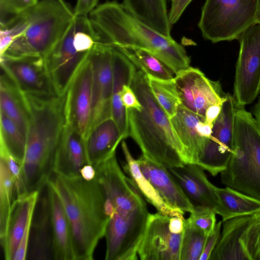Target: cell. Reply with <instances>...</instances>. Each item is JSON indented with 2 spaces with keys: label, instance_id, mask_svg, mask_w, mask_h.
Listing matches in <instances>:
<instances>
[{
  "label": "cell",
  "instance_id": "43",
  "mask_svg": "<svg viewBox=\"0 0 260 260\" xmlns=\"http://www.w3.org/2000/svg\"><path fill=\"white\" fill-rule=\"evenodd\" d=\"M99 0H77L74 9L75 16H88L97 6Z\"/></svg>",
  "mask_w": 260,
  "mask_h": 260
},
{
  "label": "cell",
  "instance_id": "34",
  "mask_svg": "<svg viewBox=\"0 0 260 260\" xmlns=\"http://www.w3.org/2000/svg\"><path fill=\"white\" fill-rule=\"evenodd\" d=\"M149 84L156 100L169 119L175 115L180 100L177 92L174 78L160 79L147 76Z\"/></svg>",
  "mask_w": 260,
  "mask_h": 260
},
{
  "label": "cell",
  "instance_id": "45",
  "mask_svg": "<svg viewBox=\"0 0 260 260\" xmlns=\"http://www.w3.org/2000/svg\"><path fill=\"white\" fill-rule=\"evenodd\" d=\"M80 175L82 178L86 180H92L96 177L95 169L92 165H85L80 170Z\"/></svg>",
  "mask_w": 260,
  "mask_h": 260
},
{
  "label": "cell",
  "instance_id": "19",
  "mask_svg": "<svg viewBox=\"0 0 260 260\" xmlns=\"http://www.w3.org/2000/svg\"><path fill=\"white\" fill-rule=\"evenodd\" d=\"M87 164H90L85 140L66 123L55 153L53 173L69 177L80 175V170Z\"/></svg>",
  "mask_w": 260,
  "mask_h": 260
},
{
  "label": "cell",
  "instance_id": "18",
  "mask_svg": "<svg viewBox=\"0 0 260 260\" xmlns=\"http://www.w3.org/2000/svg\"><path fill=\"white\" fill-rule=\"evenodd\" d=\"M172 127L183 147L186 164H197L208 138L202 135L199 129L204 117L194 113L181 104L176 114L170 119Z\"/></svg>",
  "mask_w": 260,
  "mask_h": 260
},
{
  "label": "cell",
  "instance_id": "1",
  "mask_svg": "<svg viewBox=\"0 0 260 260\" xmlns=\"http://www.w3.org/2000/svg\"><path fill=\"white\" fill-rule=\"evenodd\" d=\"M93 166L109 217L105 235V259L136 260L150 214L144 197L123 174L116 153Z\"/></svg>",
  "mask_w": 260,
  "mask_h": 260
},
{
  "label": "cell",
  "instance_id": "20",
  "mask_svg": "<svg viewBox=\"0 0 260 260\" xmlns=\"http://www.w3.org/2000/svg\"><path fill=\"white\" fill-rule=\"evenodd\" d=\"M168 169L191 201L193 200L198 205L208 207L215 211L217 205L215 186L208 180L201 167L197 164H186Z\"/></svg>",
  "mask_w": 260,
  "mask_h": 260
},
{
  "label": "cell",
  "instance_id": "41",
  "mask_svg": "<svg viewBox=\"0 0 260 260\" xmlns=\"http://www.w3.org/2000/svg\"><path fill=\"white\" fill-rule=\"evenodd\" d=\"M121 99L126 109L133 108L140 110L142 108L140 103L129 85H125L123 86L121 92Z\"/></svg>",
  "mask_w": 260,
  "mask_h": 260
},
{
  "label": "cell",
  "instance_id": "31",
  "mask_svg": "<svg viewBox=\"0 0 260 260\" xmlns=\"http://www.w3.org/2000/svg\"><path fill=\"white\" fill-rule=\"evenodd\" d=\"M116 48L123 53L139 70L143 72L147 76L165 80L174 78L173 72L149 52L129 46Z\"/></svg>",
  "mask_w": 260,
  "mask_h": 260
},
{
  "label": "cell",
  "instance_id": "17",
  "mask_svg": "<svg viewBox=\"0 0 260 260\" xmlns=\"http://www.w3.org/2000/svg\"><path fill=\"white\" fill-rule=\"evenodd\" d=\"M140 169L161 199L171 207L191 212L194 204L186 196L168 169L143 155L137 159Z\"/></svg>",
  "mask_w": 260,
  "mask_h": 260
},
{
  "label": "cell",
  "instance_id": "23",
  "mask_svg": "<svg viewBox=\"0 0 260 260\" xmlns=\"http://www.w3.org/2000/svg\"><path fill=\"white\" fill-rule=\"evenodd\" d=\"M40 192H30L15 200L5 237L0 241L6 260H13L29 218L35 211Z\"/></svg>",
  "mask_w": 260,
  "mask_h": 260
},
{
  "label": "cell",
  "instance_id": "12",
  "mask_svg": "<svg viewBox=\"0 0 260 260\" xmlns=\"http://www.w3.org/2000/svg\"><path fill=\"white\" fill-rule=\"evenodd\" d=\"M113 50V46L100 42L88 56L92 68V110L86 135L101 122L111 117Z\"/></svg>",
  "mask_w": 260,
  "mask_h": 260
},
{
  "label": "cell",
  "instance_id": "48",
  "mask_svg": "<svg viewBox=\"0 0 260 260\" xmlns=\"http://www.w3.org/2000/svg\"><path fill=\"white\" fill-rule=\"evenodd\" d=\"M171 1L172 2H173V1H175V0H171Z\"/></svg>",
  "mask_w": 260,
  "mask_h": 260
},
{
  "label": "cell",
  "instance_id": "39",
  "mask_svg": "<svg viewBox=\"0 0 260 260\" xmlns=\"http://www.w3.org/2000/svg\"><path fill=\"white\" fill-rule=\"evenodd\" d=\"M0 159L6 163L13 176L16 186L17 198L29 193L27 191L24 180L22 164L14 158L2 145H0Z\"/></svg>",
  "mask_w": 260,
  "mask_h": 260
},
{
  "label": "cell",
  "instance_id": "4",
  "mask_svg": "<svg viewBox=\"0 0 260 260\" xmlns=\"http://www.w3.org/2000/svg\"><path fill=\"white\" fill-rule=\"evenodd\" d=\"M89 19L104 42L115 47L129 46L153 54L176 75L189 67L184 47L135 18L115 1L98 6Z\"/></svg>",
  "mask_w": 260,
  "mask_h": 260
},
{
  "label": "cell",
  "instance_id": "47",
  "mask_svg": "<svg viewBox=\"0 0 260 260\" xmlns=\"http://www.w3.org/2000/svg\"><path fill=\"white\" fill-rule=\"evenodd\" d=\"M256 22L260 23V0H258V6L256 14Z\"/></svg>",
  "mask_w": 260,
  "mask_h": 260
},
{
  "label": "cell",
  "instance_id": "9",
  "mask_svg": "<svg viewBox=\"0 0 260 260\" xmlns=\"http://www.w3.org/2000/svg\"><path fill=\"white\" fill-rule=\"evenodd\" d=\"M183 216L149 214L137 252L141 260H180Z\"/></svg>",
  "mask_w": 260,
  "mask_h": 260
},
{
  "label": "cell",
  "instance_id": "2",
  "mask_svg": "<svg viewBox=\"0 0 260 260\" xmlns=\"http://www.w3.org/2000/svg\"><path fill=\"white\" fill-rule=\"evenodd\" d=\"M66 94L24 93L29 118L22 172L28 193L40 191L53 173L55 153L66 123Z\"/></svg>",
  "mask_w": 260,
  "mask_h": 260
},
{
  "label": "cell",
  "instance_id": "36",
  "mask_svg": "<svg viewBox=\"0 0 260 260\" xmlns=\"http://www.w3.org/2000/svg\"><path fill=\"white\" fill-rule=\"evenodd\" d=\"M240 243L248 260H260V211L252 215Z\"/></svg>",
  "mask_w": 260,
  "mask_h": 260
},
{
  "label": "cell",
  "instance_id": "10",
  "mask_svg": "<svg viewBox=\"0 0 260 260\" xmlns=\"http://www.w3.org/2000/svg\"><path fill=\"white\" fill-rule=\"evenodd\" d=\"M237 40L240 50L233 96L237 106L245 107L252 103L260 93V23L248 27Z\"/></svg>",
  "mask_w": 260,
  "mask_h": 260
},
{
  "label": "cell",
  "instance_id": "25",
  "mask_svg": "<svg viewBox=\"0 0 260 260\" xmlns=\"http://www.w3.org/2000/svg\"><path fill=\"white\" fill-rule=\"evenodd\" d=\"M123 139L118 127L112 117L95 126L85 138L88 159L95 166L116 153V148Z\"/></svg>",
  "mask_w": 260,
  "mask_h": 260
},
{
  "label": "cell",
  "instance_id": "40",
  "mask_svg": "<svg viewBox=\"0 0 260 260\" xmlns=\"http://www.w3.org/2000/svg\"><path fill=\"white\" fill-rule=\"evenodd\" d=\"M222 221L216 224L213 231L206 237L203 252L200 260H208L218 243L220 237Z\"/></svg>",
  "mask_w": 260,
  "mask_h": 260
},
{
  "label": "cell",
  "instance_id": "22",
  "mask_svg": "<svg viewBox=\"0 0 260 260\" xmlns=\"http://www.w3.org/2000/svg\"><path fill=\"white\" fill-rule=\"evenodd\" d=\"M37 215L32 218L30 233L31 242L28 252L31 259H53L51 214L47 186L44 194L40 196L36 205ZM28 254V253H27Z\"/></svg>",
  "mask_w": 260,
  "mask_h": 260
},
{
  "label": "cell",
  "instance_id": "26",
  "mask_svg": "<svg viewBox=\"0 0 260 260\" xmlns=\"http://www.w3.org/2000/svg\"><path fill=\"white\" fill-rule=\"evenodd\" d=\"M0 111L15 123L26 138L29 112L24 93L2 69L0 78Z\"/></svg>",
  "mask_w": 260,
  "mask_h": 260
},
{
  "label": "cell",
  "instance_id": "44",
  "mask_svg": "<svg viewBox=\"0 0 260 260\" xmlns=\"http://www.w3.org/2000/svg\"><path fill=\"white\" fill-rule=\"evenodd\" d=\"M222 105H214L209 107L205 113V123L213 124L219 116Z\"/></svg>",
  "mask_w": 260,
  "mask_h": 260
},
{
  "label": "cell",
  "instance_id": "11",
  "mask_svg": "<svg viewBox=\"0 0 260 260\" xmlns=\"http://www.w3.org/2000/svg\"><path fill=\"white\" fill-rule=\"evenodd\" d=\"M236 103L229 93L221 112L213 123L212 133L207 140L197 165L215 176L224 170L234 152V124Z\"/></svg>",
  "mask_w": 260,
  "mask_h": 260
},
{
  "label": "cell",
  "instance_id": "46",
  "mask_svg": "<svg viewBox=\"0 0 260 260\" xmlns=\"http://www.w3.org/2000/svg\"><path fill=\"white\" fill-rule=\"evenodd\" d=\"M253 115L260 129V97L254 106Z\"/></svg>",
  "mask_w": 260,
  "mask_h": 260
},
{
  "label": "cell",
  "instance_id": "7",
  "mask_svg": "<svg viewBox=\"0 0 260 260\" xmlns=\"http://www.w3.org/2000/svg\"><path fill=\"white\" fill-rule=\"evenodd\" d=\"M25 15L26 28L2 56L44 58L66 33L75 17L74 10L64 0L39 1L25 12Z\"/></svg>",
  "mask_w": 260,
  "mask_h": 260
},
{
  "label": "cell",
  "instance_id": "8",
  "mask_svg": "<svg viewBox=\"0 0 260 260\" xmlns=\"http://www.w3.org/2000/svg\"><path fill=\"white\" fill-rule=\"evenodd\" d=\"M258 0H206L198 23L212 43L237 39L256 22Z\"/></svg>",
  "mask_w": 260,
  "mask_h": 260
},
{
  "label": "cell",
  "instance_id": "42",
  "mask_svg": "<svg viewBox=\"0 0 260 260\" xmlns=\"http://www.w3.org/2000/svg\"><path fill=\"white\" fill-rule=\"evenodd\" d=\"M192 0H175L172 2L171 8L169 14L171 25L175 24L180 18L183 12Z\"/></svg>",
  "mask_w": 260,
  "mask_h": 260
},
{
  "label": "cell",
  "instance_id": "21",
  "mask_svg": "<svg viewBox=\"0 0 260 260\" xmlns=\"http://www.w3.org/2000/svg\"><path fill=\"white\" fill-rule=\"evenodd\" d=\"M136 68L120 50L114 47L111 117L116 123L123 139L129 136L127 109L121 99L124 85H131Z\"/></svg>",
  "mask_w": 260,
  "mask_h": 260
},
{
  "label": "cell",
  "instance_id": "27",
  "mask_svg": "<svg viewBox=\"0 0 260 260\" xmlns=\"http://www.w3.org/2000/svg\"><path fill=\"white\" fill-rule=\"evenodd\" d=\"M252 215L236 217L223 222V230L209 260H248L240 239Z\"/></svg>",
  "mask_w": 260,
  "mask_h": 260
},
{
  "label": "cell",
  "instance_id": "38",
  "mask_svg": "<svg viewBox=\"0 0 260 260\" xmlns=\"http://www.w3.org/2000/svg\"><path fill=\"white\" fill-rule=\"evenodd\" d=\"M39 0H0V24L4 25L13 20L30 8Z\"/></svg>",
  "mask_w": 260,
  "mask_h": 260
},
{
  "label": "cell",
  "instance_id": "6",
  "mask_svg": "<svg viewBox=\"0 0 260 260\" xmlns=\"http://www.w3.org/2000/svg\"><path fill=\"white\" fill-rule=\"evenodd\" d=\"M221 181L260 201V129L244 107L237 106L234 124V152Z\"/></svg>",
  "mask_w": 260,
  "mask_h": 260
},
{
  "label": "cell",
  "instance_id": "30",
  "mask_svg": "<svg viewBox=\"0 0 260 260\" xmlns=\"http://www.w3.org/2000/svg\"><path fill=\"white\" fill-rule=\"evenodd\" d=\"M121 147L126 161L123 166V170L128 175L129 179L139 189L144 199L155 207L158 212L164 214L171 216H183L184 212L171 207L159 196L152 185L141 172L137 160L132 156L124 141L122 142Z\"/></svg>",
  "mask_w": 260,
  "mask_h": 260
},
{
  "label": "cell",
  "instance_id": "13",
  "mask_svg": "<svg viewBox=\"0 0 260 260\" xmlns=\"http://www.w3.org/2000/svg\"><path fill=\"white\" fill-rule=\"evenodd\" d=\"M174 80L181 105L202 117L210 106L222 105L229 94L223 92L218 81L208 79L198 68L189 67L182 70Z\"/></svg>",
  "mask_w": 260,
  "mask_h": 260
},
{
  "label": "cell",
  "instance_id": "32",
  "mask_svg": "<svg viewBox=\"0 0 260 260\" xmlns=\"http://www.w3.org/2000/svg\"><path fill=\"white\" fill-rule=\"evenodd\" d=\"M16 198L13 176L6 163L0 159V241L5 237L12 206Z\"/></svg>",
  "mask_w": 260,
  "mask_h": 260
},
{
  "label": "cell",
  "instance_id": "5",
  "mask_svg": "<svg viewBox=\"0 0 260 260\" xmlns=\"http://www.w3.org/2000/svg\"><path fill=\"white\" fill-rule=\"evenodd\" d=\"M130 86L142 108L127 109L129 136L138 144L142 155L167 168L186 164L181 143L152 93L147 75L136 71Z\"/></svg>",
  "mask_w": 260,
  "mask_h": 260
},
{
  "label": "cell",
  "instance_id": "3",
  "mask_svg": "<svg viewBox=\"0 0 260 260\" xmlns=\"http://www.w3.org/2000/svg\"><path fill=\"white\" fill-rule=\"evenodd\" d=\"M47 184L59 197L68 217L75 260L92 259L109 220L105 193L96 176L88 180L80 175L53 173Z\"/></svg>",
  "mask_w": 260,
  "mask_h": 260
},
{
  "label": "cell",
  "instance_id": "37",
  "mask_svg": "<svg viewBox=\"0 0 260 260\" xmlns=\"http://www.w3.org/2000/svg\"><path fill=\"white\" fill-rule=\"evenodd\" d=\"M186 220L207 236L211 233L216 225V212L208 207L201 205L194 206L193 211Z\"/></svg>",
  "mask_w": 260,
  "mask_h": 260
},
{
  "label": "cell",
  "instance_id": "15",
  "mask_svg": "<svg viewBox=\"0 0 260 260\" xmlns=\"http://www.w3.org/2000/svg\"><path fill=\"white\" fill-rule=\"evenodd\" d=\"M0 63L1 69L23 93L38 95H57L42 57L3 55L0 57Z\"/></svg>",
  "mask_w": 260,
  "mask_h": 260
},
{
  "label": "cell",
  "instance_id": "24",
  "mask_svg": "<svg viewBox=\"0 0 260 260\" xmlns=\"http://www.w3.org/2000/svg\"><path fill=\"white\" fill-rule=\"evenodd\" d=\"M52 230V254L55 260H75L70 223L63 206L54 189L47 185Z\"/></svg>",
  "mask_w": 260,
  "mask_h": 260
},
{
  "label": "cell",
  "instance_id": "14",
  "mask_svg": "<svg viewBox=\"0 0 260 260\" xmlns=\"http://www.w3.org/2000/svg\"><path fill=\"white\" fill-rule=\"evenodd\" d=\"M90 51L79 52L75 42V27L72 21L66 33L44 58L47 71L58 96L66 93Z\"/></svg>",
  "mask_w": 260,
  "mask_h": 260
},
{
  "label": "cell",
  "instance_id": "35",
  "mask_svg": "<svg viewBox=\"0 0 260 260\" xmlns=\"http://www.w3.org/2000/svg\"><path fill=\"white\" fill-rule=\"evenodd\" d=\"M207 235L185 220L180 260H200Z\"/></svg>",
  "mask_w": 260,
  "mask_h": 260
},
{
  "label": "cell",
  "instance_id": "16",
  "mask_svg": "<svg viewBox=\"0 0 260 260\" xmlns=\"http://www.w3.org/2000/svg\"><path fill=\"white\" fill-rule=\"evenodd\" d=\"M92 68L88 57L66 92V123L85 140L92 110Z\"/></svg>",
  "mask_w": 260,
  "mask_h": 260
},
{
  "label": "cell",
  "instance_id": "28",
  "mask_svg": "<svg viewBox=\"0 0 260 260\" xmlns=\"http://www.w3.org/2000/svg\"><path fill=\"white\" fill-rule=\"evenodd\" d=\"M122 4L135 18L161 34L172 38L166 0H123Z\"/></svg>",
  "mask_w": 260,
  "mask_h": 260
},
{
  "label": "cell",
  "instance_id": "33",
  "mask_svg": "<svg viewBox=\"0 0 260 260\" xmlns=\"http://www.w3.org/2000/svg\"><path fill=\"white\" fill-rule=\"evenodd\" d=\"M0 145L22 164L26 148V138L19 128L3 112L0 111Z\"/></svg>",
  "mask_w": 260,
  "mask_h": 260
},
{
  "label": "cell",
  "instance_id": "29",
  "mask_svg": "<svg viewBox=\"0 0 260 260\" xmlns=\"http://www.w3.org/2000/svg\"><path fill=\"white\" fill-rule=\"evenodd\" d=\"M217 205L216 214L224 222L236 217L252 215L260 211V201L231 187L215 186Z\"/></svg>",
  "mask_w": 260,
  "mask_h": 260
}]
</instances>
